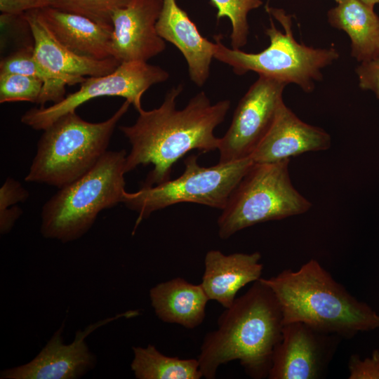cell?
<instances>
[{
  "label": "cell",
  "instance_id": "14",
  "mask_svg": "<svg viewBox=\"0 0 379 379\" xmlns=\"http://www.w3.org/2000/svg\"><path fill=\"white\" fill-rule=\"evenodd\" d=\"M21 15L32 34L35 58L47 72L67 85L81 84L86 76L108 74L121 64L113 57L95 60L81 56L70 51L50 32L37 15L36 10Z\"/></svg>",
  "mask_w": 379,
  "mask_h": 379
},
{
  "label": "cell",
  "instance_id": "25",
  "mask_svg": "<svg viewBox=\"0 0 379 379\" xmlns=\"http://www.w3.org/2000/svg\"><path fill=\"white\" fill-rule=\"evenodd\" d=\"M44 84L20 74H0V102L27 101L38 104Z\"/></svg>",
  "mask_w": 379,
  "mask_h": 379
},
{
  "label": "cell",
  "instance_id": "11",
  "mask_svg": "<svg viewBox=\"0 0 379 379\" xmlns=\"http://www.w3.org/2000/svg\"><path fill=\"white\" fill-rule=\"evenodd\" d=\"M133 312L119 314L88 325L78 331L70 344L63 343L64 324L53 333L39 354L25 364L4 369L1 379H77L93 370L97 362L86 342L87 336L99 327Z\"/></svg>",
  "mask_w": 379,
  "mask_h": 379
},
{
  "label": "cell",
  "instance_id": "1",
  "mask_svg": "<svg viewBox=\"0 0 379 379\" xmlns=\"http://www.w3.org/2000/svg\"><path fill=\"white\" fill-rule=\"evenodd\" d=\"M183 88L182 84L173 86L159 107L142 109L133 125L119 128L131 146L126 159V173L139 165L153 166L142 186L169 180L174 164L192 149H218L220 138L214 135V130L225 120L230 101L211 104L206 93L201 91L185 107L177 109L176 99Z\"/></svg>",
  "mask_w": 379,
  "mask_h": 379
},
{
  "label": "cell",
  "instance_id": "19",
  "mask_svg": "<svg viewBox=\"0 0 379 379\" xmlns=\"http://www.w3.org/2000/svg\"><path fill=\"white\" fill-rule=\"evenodd\" d=\"M149 295L155 314L165 323L193 329L205 319L209 299L201 284L176 277L155 285Z\"/></svg>",
  "mask_w": 379,
  "mask_h": 379
},
{
  "label": "cell",
  "instance_id": "31",
  "mask_svg": "<svg viewBox=\"0 0 379 379\" xmlns=\"http://www.w3.org/2000/svg\"><path fill=\"white\" fill-rule=\"evenodd\" d=\"M337 3H339L340 1H341L342 0H335Z\"/></svg>",
  "mask_w": 379,
  "mask_h": 379
},
{
  "label": "cell",
  "instance_id": "15",
  "mask_svg": "<svg viewBox=\"0 0 379 379\" xmlns=\"http://www.w3.org/2000/svg\"><path fill=\"white\" fill-rule=\"evenodd\" d=\"M331 143L326 131L302 121L284 102L250 157L254 163L277 162L305 152L326 150Z\"/></svg>",
  "mask_w": 379,
  "mask_h": 379
},
{
  "label": "cell",
  "instance_id": "8",
  "mask_svg": "<svg viewBox=\"0 0 379 379\" xmlns=\"http://www.w3.org/2000/svg\"><path fill=\"white\" fill-rule=\"evenodd\" d=\"M184 164L183 173L175 179L125 192L122 203L138 213L134 231L153 212L175 204L195 203L222 210L254 162L248 157L206 167L198 164L196 155H190Z\"/></svg>",
  "mask_w": 379,
  "mask_h": 379
},
{
  "label": "cell",
  "instance_id": "18",
  "mask_svg": "<svg viewBox=\"0 0 379 379\" xmlns=\"http://www.w3.org/2000/svg\"><path fill=\"white\" fill-rule=\"evenodd\" d=\"M36 11L54 37L76 54L95 60L112 57V26L52 7Z\"/></svg>",
  "mask_w": 379,
  "mask_h": 379
},
{
  "label": "cell",
  "instance_id": "24",
  "mask_svg": "<svg viewBox=\"0 0 379 379\" xmlns=\"http://www.w3.org/2000/svg\"><path fill=\"white\" fill-rule=\"evenodd\" d=\"M48 7L86 16L100 24L112 26L113 13L131 0H47Z\"/></svg>",
  "mask_w": 379,
  "mask_h": 379
},
{
  "label": "cell",
  "instance_id": "30",
  "mask_svg": "<svg viewBox=\"0 0 379 379\" xmlns=\"http://www.w3.org/2000/svg\"><path fill=\"white\" fill-rule=\"evenodd\" d=\"M361 1L373 8L374 7L375 4H379V0H361Z\"/></svg>",
  "mask_w": 379,
  "mask_h": 379
},
{
  "label": "cell",
  "instance_id": "28",
  "mask_svg": "<svg viewBox=\"0 0 379 379\" xmlns=\"http://www.w3.org/2000/svg\"><path fill=\"white\" fill-rule=\"evenodd\" d=\"M29 196L28 192L17 180L8 178L0 189V213L24 202Z\"/></svg>",
  "mask_w": 379,
  "mask_h": 379
},
{
  "label": "cell",
  "instance_id": "27",
  "mask_svg": "<svg viewBox=\"0 0 379 379\" xmlns=\"http://www.w3.org/2000/svg\"><path fill=\"white\" fill-rule=\"evenodd\" d=\"M355 71L359 87L372 91L379 99V57L361 62Z\"/></svg>",
  "mask_w": 379,
  "mask_h": 379
},
{
  "label": "cell",
  "instance_id": "10",
  "mask_svg": "<svg viewBox=\"0 0 379 379\" xmlns=\"http://www.w3.org/2000/svg\"><path fill=\"white\" fill-rule=\"evenodd\" d=\"M288 84L259 75L239 100L218 147L220 163L250 157L270 129Z\"/></svg>",
  "mask_w": 379,
  "mask_h": 379
},
{
  "label": "cell",
  "instance_id": "13",
  "mask_svg": "<svg viewBox=\"0 0 379 379\" xmlns=\"http://www.w3.org/2000/svg\"><path fill=\"white\" fill-rule=\"evenodd\" d=\"M163 0H131L112 15V55L120 62H147L166 47L156 25Z\"/></svg>",
  "mask_w": 379,
  "mask_h": 379
},
{
  "label": "cell",
  "instance_id": "16",
  "mask_svg": "<svg viewBox=\"0 0 379 379\" xmlns=\"http://www.w3.org/2000/svg\"><path fill=\"white\" fill-rule=\"evenodd\" d=\"M156 28L164 41L181 52L187 63L191 81L202 86L209 77L215 43L200 34L195 23L175 0H163Z\"/></svg>",
  "mask_w": 379,
  "mask_h": 379
},
{
  "label": "cell",
  "instance_id": "9",
  "mask_svg": "<svg viewBox=\"0 0 379 379\" xmlns=\"http://www.w3.org/2000/svg\"><path fill=\"white\" fill-rule=\"evenodd\" d=\"M168 78V72L158 65L142 61L123 62L108 74L86 78L79 90L60 102L29 109L20 120L33 129L43 131L59 117L76 112L86 102L102 96L122 97L139 112L142 109L141 98L145 91Z\"/></svg>",
  "mask_w": 379,
  "mask_h": 379
},
{
  "label": "cell",
  "instance_id": "29",
  "mask_svg": "<svg viewBox=\"0 0 379 379\" xmlns=\"http://www.w3.org/2000/svg\"><path fill=\"white\" fill-rule=\"evenodd\" d=\"M48 7L47 0H0L1 14L20 16L28 11Z\"/></svg>",
  "mask_w": 379,
  "mask_h": 379
},
{
  "label": "cell",
  "instance_id": "2",
  "mask_svg": "<svg viewBox=\"0 0 379 379\" xmlns=\"http://www.w3.org/2000/svg\"><path fill=\"white\" fill-rule=\"evenodd\" d=\"M217 324L200 347L197 359L203 377L214 379L221 365L238 360L249 377L268 378L284 323L278 300L261 278L225 308Z\"/></svg>",
  "mask_w": 379,
  "mask_h": 379
},
{
  "label": "cell",
  "instance_id": "4",
  "mask_svg": "<svg viewBox=\"0 0 379 379\" xmlns=\"http://www.w3.org/2000/svg\"><path fill=\"white\" fill-rule=\"evenodd\" d=\"M126 152L107 151L86 173L61 187L43 206L41 235L62 243L77 240L102 210L123 201Z\"/></svg>",
  "mask_w": 379,
  "mask_h": 379
},
{
  "label": "cell",
  "instance_id": "20",
  "mask_svg": "<svg viewBox=\"0 0 379 379\" xmlns=\"http://www.w3.org/2000/svg\"><path fill=\"white\" fill-rule=\"evenodd\" d=\"M330 25L351 40V55L362 62L379 57V17L361 0H342L328 12Z\"/></svg>",
  "mask_w": 379,
  "mask_h": 379
},
{
  "label": "cell",
  "instance_id": "22",
  "mask_svg": "<svg viewBox=\"0 0 379 379\" xmlns=\"http://www.w3.org/2000/svg\"><path fill=\"white\" fill-rule=\"evenodd\" d=\"M0 74H20L40 79L44 84L38 102L41 106H44L47 102H58L65 98L67 84L50 74L38 62L33 47L23 48L2 59Z\"/></svg>",
  "mask_w": 379,
  "mask_h": 379
},
{
  "label": "cell",
  "instance_id": "23",
  "mask_svg": "<svg viewBox=\"0 0 379 379\" xmlns=\"http://www.w3.org/2000/svg\"><path fill=\"white\" fill-rule=\"evenodd\" d=\"M210 2L217 9V20L224 17L230 20L232 48L240 50L248 41V13L259 8L262 4V0H210Z\"/></svg>",
  "mask_w": 379,
  "mask_h": 379
},
{
  "label": "cell",
  "instance_id": "3",
  "mask_svg": "<svg viewBox=\"0 0 379 379\" xmlns=\"http://www.w3.org/2000/svg\"><path fill=\"white\" fill-rule=\"evenodd\" d=\"M262 281L280 305L284 324L302 322L317 331L350 338L379 328V314L357 299L315 259Z\"/></svg>",
  "mask_w": 379,
  "mask_h": 379
},
{
  "label": "cell",
  "instance_id": "21",
  "mask_svg": "<svg viewBox=\"0 0 379 379\" xmlns=\"http://www.w3.org/2000/svg\"><path fill=\"white\" fill-rule=\"evenodd\" d=\"M131 371L138 379H200L203 378L197 359L168 357L151 344L133 347Z\"/></svg>",
  "mask_w": 379,
  "mask_h": 379
},
{
  "label": "cell",
  "instance_id": "7",
  "mask_svg": "<svg viewBox=\"0 0 379 379\" xmlns=\"http://www.w3.org/2000/svg\"><path fill=\"white\" fill-rule=\"evenodd\" d=\"M289 161L253 164L218 219L222 239L254 225L302 214L310 209L312 204L291 182Z\"/></svg>",
  "mask_w": 379,
  "mask_h": 379
},
{
  "label": "cell",
  "instance_id": "17",
  "mask_svg": "<svg viewBox=\"0 0 379 379\" xmlns=\"http://www.w3.org/2000/svg\"><path fill=\"white\" fill-rule=\"evenodd\" d=\"M260 259L259 252L225 255L219 250L208 251L201 284L209 300L217 301L225 309L230 307L241 288L261 278Z\"/></svg>",
  "mask_w": 379,
  "mask_h": 379
},
{
  "label": "cell",
  "instance_id": "26",
  "mask_svg": "<svg viewBox=\"0 0 379 379\" xmlns=\"http://www.w3.org/2000/svg\"><path fill=\"white\" fill-rule=\"evenodd\" d=\"M348 370L349 379H379V350H374L370 357L364 359L352 354Z\"/></svg>",
  "mask_w": 379,
  "mask_h": 379
},
{
  "label": "cell",
  "instance_id": "6",
  "mask_svg": "<svg viewBox=\"0 0 379 379\" xmlns=\"http://www.w3.org/2000/svg\"><path fill=\"white\" fill-rule=\"evenodd\" d=\"M265 8L284 28V32L278 29L270 18V27L265 31L270 41L268 47L256 53L234 50L225 46L218 34L213 37L214 58L230 66L237 75L252 71L312 92L315 81L322 79L321 69L339 58L338 51L333 47L314 48L298 43L293 34L291 16L267 4Z\"/></svg>",
  "mask_w": 379,
  "mask_h": 379
},
{
  "label": "cell",
  "instance_id": "5",
  "mask_svg": "<svg viewBox=\"0 0 379 379\" xmlns=\"http://www.w3.org/2000/svg\"><path fill=\"white\" fill-rule=\"evenodd\" d=\"M130 105L126 100L112 117L98 123L85 121L76 112L59 117L43 130L25 180L60 189L86 173L107 151Z\"/></svg>",
  "mask_w": 379,
  "mask_h": 379
},
{
  "label": "cell",
  "instance_id": "12",
  "mask_svg": "<svg viewBox=\"0 0 379 379\" xmlns=\"http://www.w3.org/2000/svg\"><path fill=\"white\" fill-rule=\"evenodd\" d=\"M340 337L302 322L285 324L274 348L269 379H317L324 375Z\"/></svg>",
  "mask_w": 379,
  "mask_h": 379
}]
</instances>
